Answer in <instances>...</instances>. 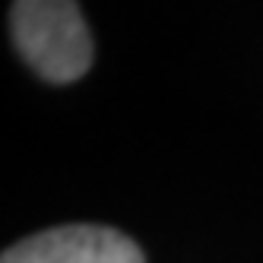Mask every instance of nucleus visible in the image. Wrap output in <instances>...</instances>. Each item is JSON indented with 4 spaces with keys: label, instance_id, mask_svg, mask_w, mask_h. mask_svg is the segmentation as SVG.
I'll return each mask as SVG.
<instances>
[{
    "label": "nucleus",
    "instance_id": "obj_1",
    "mask_svg": "<svg viewBox=\"0 0 263 263\" xmlns=\"http://www.w3.org/2000/svg\"><path fill=\"white\" fill-rule=\"evenodd\" d=\"M13 45L48 83H73L92 64L86 20L70 0H20L10 7Z\"/></svg>",
    "mask_w": 263,
    "mask_h": 263
},
{
    "label": "nucleus",
    "instance_id": "obj_2",
    "mask_svg": "<svg viewBox=\"0 0 263 263\" xmlns=\"http://www.w3.org/2000/svg\"><path fill=\"white\" fill-rule=\"evenodd\" d=\"M0 263H143V254L105 225H61L16 241Z\"/></svg>",
    "mask_w": 263,
    "mask_h": 263
}]
</instances>
